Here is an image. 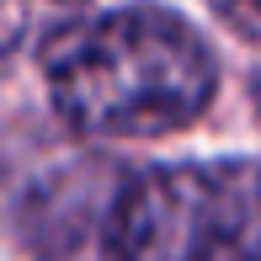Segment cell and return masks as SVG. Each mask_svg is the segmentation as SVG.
<instances>
[{"label": "cell", "instance_id": "4", "mask_svg": "<svg viewBox=\"0 0 261 261\" xmlns=\"http://www.w3.org/2000/svg\"><path fill=\"white\" fill-rule=\"evenodd\" d=\"M213 16L224 27H234L240 38H261V0H208Z\"/></svg>", "mask_w": 261, "mask_h": 261}, {"label": "cell", "instance_id": "2", "mask_svg": "<svg viewBox=\"0 0 261 261\" xmlns=\"http://www.w3.org/2000/svg\"><path fill=\"white\" fill-rule=\"evenodd\" d=\"M112 261H261V160H187L123 176Z\"/></svg>", "mask_w": 261, "mask_h": 261}, {"label": "cell", "instance_id": "3", "mask_svg": "<svg viewBox=\"0 0 261 261\" xmlns=\"http://www.w3.org/2000/svg\"><path fill=\"white\" fill-rule=\"evenodd\" d=\"M91 6V0H6V43L16 48L21 38H27L32 16H48V11H80Z\"/></svg>", "mask_w": 261, "mask_h": 261}, {"label": "cell", "instance_id": "5", "mask_svg": "<svg viewBox=\"0 0 261 261\" xmlns=\"http://www.w3.org/2000/svg\"><path fill=\"white\" fill-rule=\"evenodd\" d=\"M256 96H261V86H256Z\"/></svg>", "mask_w": 261, "mask_h": 261}, {"label": "cell", "instance_id": "1", "mask_svg": "<svg viewBox=\"0 0 261 261\" xmlns=\"http://www.w3.org/2000/svg\"><path fill=\"white\" fill-rule=\"evenodd\" d=\"M38 69L48 107L86 139L181 134L219 91L208 43L165 6H123L54 27L38 43Z\"/></svg>", "mask_w": 261, "mask_h": 261}]
</instances>
